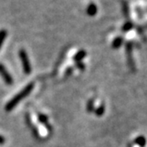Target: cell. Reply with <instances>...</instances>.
Here are the masks:
<instances>
[{
  "mask_svg": "<svg viewBox=\"0 0 147 147\" xmlns=\"http://www.w3.org/2000/svg\"><path fill=\"white\" fill-rule=\"evenodd\" d=\"M33 89H34V83L33 82H31V83H29V84H28L22 91H20V93H18L13 98H12L11 100H10L6 104L5 110L6 111L13 110L18 103H20V101H22L24 98H26L27 96H28V94L31 92V90H32Z\"/></svg>",
  "mask_w": 147,
  "mask_h": 147,
  "instance_id": "6da1fadb",
  "label": "cell"
},
{
  "mask_svg": "<svg viewBox=\"0 0 147 147\" xmlns=\"http://www.w3.org/2000/svg\"><path fill=\"white\" fill-rule=\"evenodd\" d=\"M19 55H20V60H22V63L24 73L27 74V75H29V74L31 73V67H30V62H29L28 56L27 54L26 51L22 49L19 52Z\"/></svg>",
  "mask_w": 147,
  "mask_h": 147,
  "instance_id": "7a4b0ae2",
  "label": "cell"
},
{
  "mask_svg": "<svg viewBox=\"0 0 147 147\" xmlns=\"http://www.w3.org/2000/svg\"><path fill=\"white\" fill-rule=\"evenodd\" d=\"M0 75H1V76L3 77L4 81L7 83V84H9V85L13 84V77L8 73V71L6 70L5 66H3L2 64H0Z\"/></svg>",
  "mask_w": 147,
  "mask_h": 147,
  "instance_id": "3957f363",
  "label": "cell"
},
{
  "mask_svg": "<svg viewBox=\"0 0 147 147\" xmlns=\"http://www.w3.org/2000/svg\"><path fill=\"white\" fill-rule=\"evenodd\" d=\"M98 13V7L95 4H90L87 7V13L90 16H94Z\"/></svg>",
  "mask_w": 147,
  "mask_h": 147,
  "instance_id": "277c9868",
  "label": "cell"
},
{
  "mask_svg": "<svg viewBox=\"0 0 147 147\" xmlns=\"http://www.w3.org/2000/svg\"><path fill=\"white\" fill-rule=\"evenodd\" d=\"M85 56H86V51L84 50H81L75 55V57H74V59H75L76 61H80V60H82L83 58H84Z\"/></svg>",
  "mask_w": 147,
  "mask_h": 147,
  "instance_id": "5b68a950",
  "label": "cell"
},
{
  "mask_svg": "<svg viewBox=\"0 0 147 147\" xmlns=\"http://www.w3.org/2000/svg\"><path fill=\"white\" fill-rule=\"evenodd\" d=\"M135 143L138 145H139L140 147H144L145 145V144H146V139H145L144 136H138V138H136L135 139Z\"/></svg>",
  "mask_w": 147,
  "mask_h": 147,
  "instance_id": "8992f818",
  "label": "cell"
},
{
  "mask_svg": "<svg viewBox=\"0 0 147 147\" xmlns=\"http://www.w3.org/2000/svg\"><path fill=\"white\" fill-rule=\"evenodd\" d=\"M122 45V38L121 37H117V38H115L113 42V49H118L121 47V45Z\"/></svg>",
  "mask_w": 147,
  "mask_h": 147,
  "instance_id": "52a82bcc",
  "label": "cell"
},
{
  "mask_svg": "<svg viewBox=\"0 0 147 147\" xmlns=\"http://www.w3.org/2000/svg\"><path fill=\"white\" fill-rule=\"evenodd\" d=\"M6 36H7V31L5 29L0 30V48L2 47V45L4 43V41L5 40Z\"/></svg>",
  "mask_w": 147,
  "mask_h": 147,
  "instance_id": "ba28073f",
  "label": "cell"
},
{
  "mask_svg": "<svg viewBox=\"0 0 147 147\" xmlns=\"http://www.w3.org/2000/svg\"><path fill=\"white\" fill-rule=\"evenodd\" d=\"M132 28H133V24H132L131 22H127V23H125V25L123 26L122 30L124 31V32H125V31H126V32H127V31L130 30Z\"/></svg>",
  "mask_w": 147,
  "mask_h": 147,
  "instance_id": "9c48e42d",
  "label": "cell"
},
{
  "mask_svg": "<svg viewBox=\"0 0 147 147\" xmlns=\"http://www.w3.org/2000/svg\"><path fill=\"white\" fill-rule=\"evenodd\" d=\"M105 113V107L104 106H101L99 107L97 110H96V114L98 116H101V115Z\"/></svg>",
  "mask_w": 147,
  "mask_h": 147,
  "instance_id": "30bf717a",
  "label": "cell"
},
{
  "mask_svg": "<svg viewBox=\"0 0 147 147\" xmlns=\"http://www.w3.org/2000/svg\"><path fill=\"white\" fill-rule=\"evenodd\" d=\"M38 118H39L40 121H42L43 123H46L47 121H48V118L45 116V115H44V114H39L38 115Z\"/></svg>",
  "mask_w": 147,
  "mask_h": 147,
  "instance_id": "8fae6325",
  "label": "cell"
},
{
  "mask_svg": "<svg viewBox=\"0 0 147 147\" xmlns=\"http://www.w3.org/2000/svg\"><path fill=\"white\" fill-rule=\"evenodd\" d=\"M93 104H94L93 100H90V101L89 102L88 107H88V111H89V112H92V111H93V108H94Z\"/></svg>",
  "mask_w": 147,
  "mask_h": 147,
  "instance_id": "7c38bea8",
  "label": "cell"
},
{
  "mask_svg": "<svg viewBox=\"0 0 147 147\" xmlns=\"http://www.w3.org/2000/svg\"><path fill=\"white\" fill-rule=\"evenodd\" d=\"M5 142V139L3 138L2 136H0V144H3Z\"/></svg>",
  "mask_w": 147,
  "mask_h": 147,
  "instance_id": "4fadbf2b",
  "label": "cell"
},
{
  "mask_svg": "<svg viewBox=\"0 0 147 147\" xmlns=\"http://www.w3.org/2000/svg\"><path fill=\"white\" fill-rule=\"evenodd\" d=\"M78 67H80V68H83L84 67H83V64H82V63H78Z\"/></svg>",
  "mask_w": 147,
  "mask_h": 147,
  "instance_id": "5bb4252c",
  "label": "cell"
}]
</instances>
